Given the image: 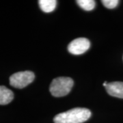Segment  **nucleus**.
Masks as SVG:
<instances>
[{"label": "nucleus", "mask_w": 123, "mask_h": 123, "mask_svg": "<svg viewBox=\"0 0 123 123\" xmlns=\"http://www.w3.org/2000/svg\"><path fill=\"white\" fill-rule=\"evenodd\" d=\"M107 82H105V83H104V84H103V86H104V87H105V88L106 86H107Z\"/></svg>", "instance_id": "nucleus-10"}, {"label": "nucleus", "mask_w": 123, "mask_h": 123, "mask_svg": "<svg viewBox=\"0 0 123 123\" xmlns=\"http://www.w3.org/2000/svg\"><path fill=\"white\" fill-rule=\"evenodd\" d=\"M90 47V43L86 38H78L73 40L68 46V50L73 55H81L87 51Z\"/></svg>", "instance_id": "nucleus-4"}, {"label": "nucleus", "mask_w": 123, "mask_h": 123, "mask_svg": "<svg viewBox=\"0 0 123 123\" xmlns=\"http://www.w3.org/2000/svg\"><path fill=\"white\" fill-rule=\"evenodd\" d=\"M91 116L88 109L77 107L60 113L53 118L55 123H82L87 121Z\"/></svg>", "instance_id": "nucleus-1"}, {"label": "nucleus", "mask_w": 123, "mask_h": 123, "mask_svg": "<svg viewBox=\"0 0 123 123\" xmlns=\"http://www.w3.org/2000/svg\"><path fill=\"white\" fill-rule=\"evenodd\" d=\"M105 89L110 96L123 98V82L115 81L107 84Z\"/></svg>", "instance_id": "nucleus-5"}, {"label": "nucleus", "mask_w": 123, "mask_h": 123, "mask_svg": "<svg viewBox=\"0 0 123 123\" xmlns=\"http://www.w3.org/2000/svg\"><path fill=\"white\" fill-rule=\"evenodd\" d=\"M103 5L108 9H113L116 8L119 4L118 0H103L101 1Z\"/></svg>", "instance_id": "nucleus-9"}, {"label": "nucleus", "mask_w": 123, "mask_h": 123, "mask_svg": "<svg viewBox=\"0 0 123 123\" xmlns=\"http://www.w3.org/2000/svg\"><path fill=\"white\" fill-rule=\"evenodd\" d=\"M76 2L81 8L86 11L92 10L96 6V2L94 0H77Z\"/></svg>", "instance_id": "nucleus-8"}, {"label": "nucleus", "mask_w": 123, "mask_h": 123, "mask_svg": "<svg viewBox=\"0 0 123 123\" xmlns=\"http://www.w3.org/2000/svg\"><path fill=\"white\" fill-rule=\"evenodd\" d=\"M14 98V93L4 86H0V105H7Z\"/></svg>", "instance_id": "nucleus-6"}, {"label": "nucleus", "mask_w": 123, "mask_h": 123, "mask_svg": "<svg viewBox=\"0 0 123 123\" xmlns=\"http://www.w3.org/2000/svg\"><path fill=\"white\" fill-rule=\"evenodd\" d=\"M35 78L31 71H23L14 73L10 77V84L14 88L22 89L30 84Z\"/></svg>", "instance_id": "nucleus-3"}, {"label": "nucleus", "mask_w": 123, "mask_h": 123, "mask_svg": "<svg viewBox=\"0 0 123 123\" xmlns=\"http://www.w3.org/2000/svg\"><path fill=\"white\" fill-rule=\"evenodd\" d=\"M38 4L40 9L46 13L53 12L55 10L57 4V1L55 0H40Z\"/></svg>", "instance_id": "nucleus-7"}, {"label": "nucleus", "mask_w": 123, "mask_h": 123, "mask_svg": "<svg viewBox=\"0 0 123 123\" xmlns=\"http://www.w3.org/2000/svg\"><path fill=\"white\" fill-rule=\"evenodd\" d=\"M73 80L69 77H57L52 81L49 90L53 97H62L67 95L73 86Z\"/></svg>", "instance_id": "nucleus-2"}]
</instances>
